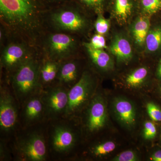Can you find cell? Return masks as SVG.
Instances as JSON below:
<instances>
[{
	"mask_svg": "<svg viewBox=\"0 0 161 161\" xmlns=\"http://www.w3.org/2000/svg\"><path fill=\"white\" fill-rule=\"evenodd\" d=\"M16 98L6 86L0 89V128L1 131L9 133L14 131L18 123V110Z\"/></svg>",
	"mask_w": 161,
	"mask_h": 161,
	"instance_id": "9c48e42d",
	"label": "cell"
},
{
	"mask_svg": "<svg viewBox=\"0 0 161 161\" xmlns=\"http://www.w3.org/2000/svg\"><path fill=\"white\" fill-rule=\"evenodd\" d=\"M145 42L148 51H157L161 46V28L156 27L149 31Z\"/></svg>",
	"mask_w": 161,
	"mask_h": 161,
	"instance_id": "d6986e66",
	"label": "cell"
},
{
	"mask_svg": "<svg viewBox=\"0 0 161 161\" xmlns=\"http://www.w3.org/2000/svg\"><path fill=\"white\" fill-rule=\"evenodd\" d=\"M1 48V69L8 78L23 62L40 50L22 39L11 36L8 37Z\"/></svg>",
	"mask_w": 161,
	"mask_h": 161,
	"instance_id": "5b68a950",
	"label": "cell"
},
{
	"mask_svg": "<svg viewBox=\"0 0 161 161\" xmlns=\"http://www.w3.org/2000/svg\"><path fill=\"white\" fill-rule=\"evenodd\" d=\"M46 10L39 0H0L1 26L9 36L22 39L38 47L46 31Z\"/></svg>",
	"mask_w": 161,
	"mask_h": 161,
	"instance_id": "6da1fadb",
	"label": "cell"
},
{
	"mask_svg": "<svg viewBox=\"0 0 161 161\" xmlns=\"http://www.w3.org/2000/svg\"><path fill=\"white\" fill-rule=\"evenodd\" d=\"M157 134V129L155 125L151 121H147L144 125L143 135L147 140L153 139Z\"/></svg>",
	"mask_w": 161,
	"mask_h": 161,
	"instance_id": "83f0119b",
	"label": "cell"
},
{
	"mask_svg": "<svg viewBox=\"0 0 161 161\" xmlns=\"http://www.w3.org/2000/svg\"><path fill=\"white\" fill-rule=\"evenodd\" d=\"M6 144L1 141L0 146V159L1 161L8 160L10 159V155Z\"/></svg>",
	"mask_w": 161,
	"mask_h": 161,
	"instance_id": "4dcf8cb0",
	"label": "cell"
},
{
	"mask_svg": "<svg viewBox=\"0 0 161 161\" xmlns=\"http://www.w3.org/2000/svg\"><path fill=\"white\" fill-rule=\"evenodd\" d=\"M60 63L43 55L40 70V82L43 90L56 84Z\"/></svg>",
	"mask_w": 161,
	"mask_h": 161,
	"instance_id": "9a60e30c",
	"label": "cell"
},
{
	"mask_svg": "<svg viewBox=\"0 0 161 161\" xmlns=\"http://www.w3.org/2000/svg\"><path fill=\"white\" fill-rule=\"evenodd\" d=\"M71 1L46 9L44 14L46 31L76 35L86 29V19Z\"/></svg>",
	"mask_w": 161,
	"mask_h": 161,
	"instance_id": "3957f363",
	"label": "cell"
},
{
	"mask_svg": "<svg viewBox=\"0 0 161 161\" xmlns=\"http://www.w3.org/2000/svg\"><path fill=\"white\" fill-rule=\"evenodd\" d=\"M153 161H161V150H158L153 153L150 158Z\"/></svg>",
	"mask_w": 161,
	"mask_h": 161,
	"instance_id": "1f68e13d",
	"label": "cell"
},
{
	"mask_svg": "<svg viewBox=\"0 0 161 161\" xmlns=\"http://www.w3.org/2000/svg\"><path fill=\"white\" fill-rule=\"evenodd\" d=\"M147 108L148 115L154 121H161V110L157 105L152 102L147 104Z\"/></svg>",
	"mask_w": 161,
	"mask_h": 161,
	"instance_id": "484cf974",
	"label": "cell"
},
{
	"mask_svg": "<svg viewBox=\"0 0 161 161\" xmlns=\"http://www.w3.org/2000/svg\"><path fill=\"white\" fill-rule=\"evenodd\" d=\"M41 93L31 96L23 103L22 115L24 123L27 125H31L39 121L44 115V105Z\"/></svg>",
	"mask_w": 161,
	"mask_h": 161,
	"instance_id": "4fadbf2b",
	"label": "cell"
},
{
	"mask_svg": "<svg viewBox=\"0 0 161 161\" xmlns=\"http://www.w3.org/2000/svg\"></svg>",
	"mask_w": 161,
	"mask_h": 161,
	"instance_id": "836d02e7",
	"label": "cell"
},
{
	"mask_svg": "<svg viewBox=\"0 0 161 161\" xmlns=\"http://www.w3.org/2000/svg\"><path fill=\"white\" fill-rule=\"evenodd\" d=\"M115 161H136L138 160L136 153L132 150H126L121 153L113 159Z\"/></svg>",
	"mask_w": 161,
	"mask_h": 161,
	"instance_id": "f1b7e54d",
	"label": "cell"
},
{
	"mask_svg": "<svg viewBox=\"0 0 161 161\" xmlns=\"http://www.w3.org/2000/svg\"><path fill=\"white\" fill-rule=\"evenodd\" d=\"M111 53L120 62H128L132 56V47L125 38L116 36L110 46Z\"/></svg>",
	"mask_w": 161,
	"mask_h": 161,
	"instance_id": "e0dca14e",
	"label": "cell"
},
{
	"mask_svg": "<svg viewBox=\"0 0 161 161\" xmlns=\"http://www.w3.org/2000/svg\"><path fill=\"white\" fill-rule=\"evenodd\" d=\"M90 47L96 49H103L106 48V40L103 35L100 34H96L91 38L90 42H84Z\"/></svg>",
	"mask_w": 161,
	"mask_h": 161,
	"instance_id": "cb8c5ba5",
	"label": "cell"
},
{
	"mask_svg": "<svg viewBox=\"0 0 161 161\" xmlns=\"http://www.w3.org/2000/svg\"><path fill=\"white\" fill-rule=\"evenodd\" d=\"M94 26L97 33L103 35L107 33L109 29V22L99 14L95 21Z\"/></svg>",
	"mask_w": 161,
	"mask_h": 161,
	"instance_id": "d4e9b609",
	"label": "cell"
},
{
	"mask_svg": "<svg viewBox=\"0 0 161 161\" xmlns=\"http://www.w3.org/2000/svg\"><path fill=\"white\" fill-rule=\"evenodd\" d=\"M43 55L40 50L23 62L9 79L17 100L24 103L31 96L42 92L40 82V64Z\"/></svg>",
	"mask_w": 161,
	"mask_h": 161,
	"instance_id": "7a4b0ae2",
	"label": "cell"
},
{
	"mask_svg": "<svg viewBox=\"0 0 161 161\" xmlns=\"http://www.w3.org/2000/svg\"><path fill=\"white\" fill-rule=\"evenodd\" d=\"M158 75L159 78H161V60L159 64L158 69Z\"/></svg>",
	"mask_w": 161,
	"mask_h": 161,
	"instance_id": "d6a6232c",
	"label": "cell"
},
{
	"mask_svg": "<svg viewBox=\"0 0 161 161\" xmlns=\"http://www.w3.org/2000/svg\"><path fill=\"white\" fill-rule=\"evenodd\" d=\"M76 58L60 62L56 84L69 89L80 79V69Z\"/></svg>",
	"mask_w": 161,
	"mask_h": 161,
	"instance_id": "7c38bea8",
	"label": "cell"
},
{
	"mask_svg": "<svg viewBox=\"0 0 161 161\" xmlns=\"http://www.w3.org/2000/svg\"><path fill=\"white\" fill-rule=\"evenodd\" d=\"M96 81L89 71L82 72L79 80L69 91V101L64 117L74 118L89 103L95 95Z\"/></svg>",
	"mask_w": 161,
	"mask_h": 161,
	"instance_id": "8992f818",
	"label": "cell"
},
{
	"mask_svg": "<svg viewBox=\"0 0 161 161\" xmlns=\"http://www.w3.org/2000/svg\"><path fill=\"white\" fill-rule=\"evenodd\" d=\"M141 5L146 13L154 14L161 10V0H141Z\"/></svg>",
	"mask_w": 161,
	"mask_h": 161,
	"instance_id": "603a6c76",
	"label": "cell"
},
{
	"mask_svg": "<svg viewBox=\"0 0 161 161\" xmlns=\"http://www.w3.org/2000/svg\"><path fill=\"white\" fill-rule=\"evenodd\" d=\"M69 89L55 84L43 90L41 94L44 115L50 119L64 116L69 101Z\"/></svg>",
	"mask_w": 161,
	"mask_h": 161,
	"instance_id": "52a82bcc",
	"label": "cell"
},
{
	"mask_svg": "<svg viewBox=\"0 0 161 161\" xmlns=\"http://www.w3.org/2000/svg\"><path fill=\"white\" fill-rule=\"evenodd\" d=\"M75 36L47 31L40 39L38 48L43 56L57 62L76 58L79 44Z\"/></svg>",
	"mask_w": 161,
	"mask_h": 161,
	"instance_id": "277c9868",
	"label": "cell"
},
{
	"mask_svg": "<svg viewBox=\"0 0 161 161\" xmlns=\"http://www.w3.org/2000/svg\"><path fill=\"white\" fill-rule=\"evenodd\" d=\"M147 75L148 70L146 68H139L128 75L126 78V83L131 87H138L144 82Z\"/></svg>",
	"mask_w": 161,
	"mask_h": 161,
	"instance_id": "ffe728a7",
	"label": "cell"
},
{
	"mask_svg": "<svg viewBox=\"0 0 161 161\" xmlns=\"http://www.w3.org/2000/svg\"><path fill=\"white\" fill-rule=\"evenodd\" d=\"M19 160H46L47 147L44 137L41 133L33 132L18 141L15 147Z\"/></svg>",
	"mask_w": 161,
	"mask_h": 161,
	"instance_id": "ba28073f",
	"label": "cell"
},
{
	"mask_svg": "<svg viewBox=\"0 0 161 161\" xmlns=\"http://www.w3.org/2000/svg\"><path fill=\"white\" fill-rule=\"evenodd\" d=\"M132 7L130 0H115L114 10L117 16L125 20L131 14Z\"/></svg>",
	"mask_w": 161,
	"mask_h": 161,
	"instance_id": "7402d4cb",
	"label": "cell"
},
{
	"mask_svg": "<svg viewBox=\"0 0 161 161\" xmlns=\"http://www.w3.org/2000/svg\"><path fill=\"white\" fill-rule=\"evenodd\" d=\"M113 108L117 118L124 126L131 128L135 125L136 112L130 101L126 98H116L113 102Z\"/></svg>",
	"mask_w": 161,
	"mask_h": 161,
	"instance_id": "5bb4252c",
	"label": "cell"
},
{
	"mask_svg": "<svg viewBox=\"0 0 161 161\" xmlns=\"http://www.w3.org/2000/svg\"><path fill=\"white\" fill-rule=\"evenodd\" d=\"M116 148V144L112 141H107L97 144L92 147L90 153L95 158H101L108 155L114 151Z\"/></svg>",
	"mask_w": 161,
	"mask_h": 161,
	"instance_id": "44dd1931",
	"label": "cell"
},
{
	"mask_svg": "<svg viewBox=\"0 0 161 161\" xmlns=\"http://www.w3.org/2000/svg\"><path fill=\"white\" fill-rule=\"evenodd\" d=\"M87 106L85 128L88 133L93 134L101 130L106 124V104L102 95L96 94Z\"/></svg>",
	"mask_w": 161,
	"mask_h": 161,
	"instance_id": "30bf717a",
	"label": "cell"
},
{
	"mask_svg": "<svg viewBox=\"0 0 161 161\" xmlns=\"http://www.w3.org/2000/svg\"><path fill=\"white\" fill-rule=\"evenodd\" d=\"M82 45L86 48L91 62L93 65L100 70H109L113 67V62L108 54L103 49L92 48L83 42Z\"/></svg>",
	"mask_w": 161,
	"mask_h": 161,
	"instance_id": "2e32d148",
	"label": "cell"
},
{
	"mask_svg": "<svg viewBox=\"0 0 161 161\" xmlns=\"http://www.w3.org/2000/svg\"><path fill=\"white\" fill-rule=\"evenodd\" d=\"M69 1L70 0H39L46 9L56 7Z\"/></svg>",
	"mask_w": 161,
	"mask_h": 161,
	"instance_id": "f546056e",
	"label": "cell"
},
{
	"mask_svg": "<svg viewBox=\"0 0 161 161\" xmlns=\"http://www.w3.org/2000/svg\"><path fill=\"white\" fill-rule=\"evenodd\" d=\"M77 2L89 9L99 12L102 9L104 0H76Z\"/></svg>",
	"mask_w": 161,
	"mask_h": 161,
	"instance_id": "4316f807",
	"label": "cell"
},
{
	"mask_svg": "<svg viewBox=\"0 0 161 161\" xmlns=\"http://www.w3.org/2000/svg\"><path fill=\"white\" fill-rule=\"evenodd\" d=\"M76 142V134L70 127L62 124L55 126L51 140L52 148L55 152L66 153L74 148Z\"/></svg>",
	"mask_w": 161,
	"mask_h": 161,
	"instance_id": "8fae6325",
	"label": "cell"
},
{
	"mask_svg": "<svg viewBox=\"0 0 161 161\" xmlns=\"http://www.w3.org/2000/svg\"><path fill=\"white\" fill-rule=\"evenodd\" d=\"M150 27V21L148 18L142 17L137 20L133 27V34L136 43L142 45L145 43Z\"/></svg>",
	"mask_w": 161,
	"mask_h": 161,
	"instance_id": "ac0fdd59",
	"label": "cell"
}]
</instances>
